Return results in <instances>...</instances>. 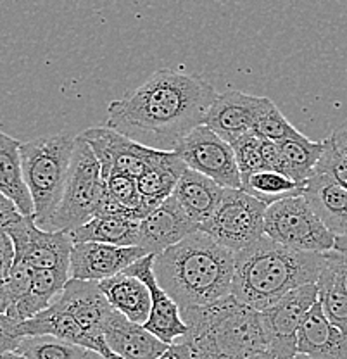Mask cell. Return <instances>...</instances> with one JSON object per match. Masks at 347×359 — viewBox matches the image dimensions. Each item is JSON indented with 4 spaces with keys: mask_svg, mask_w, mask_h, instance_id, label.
<instances>
[{
    "mask_svg": "<svg viewBox=\"0 0 347 359\" xmlns=\"http://www.w3.org/2000/svg\"><path fill=\"white\" fill-rule=\"evenodd\" d=\"M216 95L200 74L163 67L107 106L106 126L147 147L175 151L193 128L204 125Z\"/></svg>",
    "mask_w": 347,
    "mask_h": 359,
    "instance_id": "obj_1",
    "label": "cell"
},
{
    "mask_svg": "<svg viewBox=\"0 0 347 359\" xmlns=\"http://www.w3.org/2000/svg\"><path fill=\"white\" fill-rule=\"evenodd\" d=\"M323 264L325 252L290 249L264 235L235 252L231 295L264 311L289 292L318 282Z\"/></svg>",
    "mask_w": 347,
    "mask_h": 359,
    "instance_id": "obj_3",
    "label": "cell"
},
{
    "mask_svg": "<svg viewBox=\"0 0 347 359\" xmlns=\"http://www.w3.org/2000/svg\"><path fill=\"white\" fill-rule=\"evenodd\" d=\"M102 334L109 349L121 359H156L168 349V344L144 325L128 320L116 309L104 325Z\"/></svg>",
    "mask_w": 347,
    "mask_h": 359,
    "instance_id": "obj_18",
    "label": "cell"
},
{
    "mask_svg": "<svg viewBox=\"0 0 347 359\" xmlns=\"http://www.w3.org/2000/svg\"><path fill=\"white\" fill-rule=\"evenodd\" d=\"M81 137L95 152L102 168V177H107L109 173H125L139 178L166 154V151L142 145L109 126L88 128L81 133Z\"/></svg>",
    "mask_w": 347,
    "mask_h": 359,
    "instance_id": "obj_12",
    "label": "cell"
},
{
    "mask_svg": "<svg viewBox=\"0 0 347 359\" xmlns=\"http://www.w3.org/2000/svg\"><path fill=\"white\" fill-rule=\"evenodd\" d=\"M0 196L14 202L21 215H35L21 163V142L4 132H0Z\"/></svg>",
    "mask_w": 347,
    "mask_h": 359,
    "instance_id": "obj_24",
    "label": "cell"
},
{
    "mask_svg": "<svg viewBox=\"0 0 347 359\" xmlns=\"http://www.w3.org/2000/svg\"><path fill=\"white\" fill-rule=\"evenodd\" d=\"M197 230L199 224L189 218V215L171 196L142 219L137 247L144 249L145 254L158 256Z\"/></svg>",
    "mask_w": 347,
    "mask_h": 359,
    "instance_id": "obj_17",
    "label": "cell"
},
{
    "mask_svg": "<svg viewBox=\"0 0 347 359\" xmlns=\"http://www.w3.org/2000/svg\"><path fill=\"white\" fill-rule=\"evenodd\" d=\"M268 205L244 189H225L212 215L199 226L218 244L238 252L264 237Z\"/></svg>",
    "mask_w": 347,
    "mask_h": 359,
    "instance_id": "obj_7",
    "label": "cell"
},
{
    "mask_svg": "<svg viewBox=\"0 0 347 359\" xmlns=\"http://www.w3.org/2000/svg\"><path fill=\"white\" fill-rule=\"evenodd\" d=\"M192 359H242L266 351L261 311L244 304L233 295L211 304L182 309Z\"/></svg>",
    "mask_w": 347,
    "mask_h": 359,
    "instance_id": "obj_4",
    "label": "cell"
},
{
    "mask_svg": "<svg viewBox=\"0 0 347 359\" xmlns=\"http://www.w3.org/2000/svg\"><path fill=\"white\" fill-rule=\"evenodd\" d=\"M68 269H33L29 289L20 301L7 309V316L18 323L29 320L35 314L47 309L61 295L68 283Z\"/></svg>",
    "mask_w": 347,
    "mask_h": 359,
    "instance_id": "obj_25",
    "label": "cell"
},
{
    "mask_svg": "<svg viewBox=\"0 0 347 359\" xmlns=\"http://www.w3.org/2000/svg\"><path fill=\"white\" fill-rule=\"evenodd\" d=\"M320 276L330 280L347 294V235H337L334 249L325 252V264Z\"/></svg>",
    "mask_w": 347,
    "mask_h": 359,
    "instance_id": "obj_34",
    "label": "cell"
},
{
    "mask_svg": "<svg viewBox=\"0 0 347 359\" xmlns=\"http://www.w3.org/2000/svg\"><path fill=\"white\" fill-rule=\"evenodd\" d=\"M297 354L309 359H347V334L328 321L320 302L302 321L297 334Z\"/></svg>",
    "mask_w": 347,
    "mask_h": 359,
    "instance_id": "obj_19",
    "label": "cell"
},
{
    "mask_svg": "<svg viewBox=\"0 0 347 359\" xmlns=\"http://www.w3.org/2000/svg\"><path fill=\"white\" fill-rule=\"evenodd\" d=\"M152 269L182 309L197 308L231 295L235 252L197 230L154 256Z\"/></svg>",
    "mask_w": 347,
    "mask_h": 359,
    "instance_id": "obj_2",
    "label": "cell"
},
{
    "mask_svg": "<svg viewBox=\"0 0 347 359\" xmlns=\"http://www.w3.org/2000/svg\"><path fill=\"white\" fill-rule=\"evenodd\" d=\"M271 104L273 100L268 97L229 90L215 97L204 119V125L231 144L237 138L254 132L257 119Z\"/></svg>",
    "mask_w": 347,
    "mask_h": 359,
    "instance_id": "obj_13",
    "label": "cell"
},
{
    "mask_svg": "<svg viewBox=\"0 0 347 359\" xmlns=\"http://www.w3.org/2000/svg\"><path fill=\"white\" fill-rule=\"evenodd\" d=\"M328 138H330L332 145H334L342 156L347 157V121L342 123L341 126H337V128L334 130V133Z\"/></svg>",
    "mask_w": 347,
    "mask_h": 359,
    "instance_id": "obj_40",
    "label": "cell"
},
{
    "mask_svg": "<svg viewBox=\"0 0 347 359\" xmlns=\"http://www.w3.org/2000/svg\"><path fill=\"white\" fill-rule=\"evenodd\" d=\"M261 140L263 138L254 132L244 135V137L237 138L231 142V149L235 152V159H237L238 171H240L242 182H245L249 177L257 173V171L264 170L263 168V157H261Z\"/></svg>",
    "mask_w": 347,
    "mask_h": 359,
    "instance_id": "obj_32",
    "label": "cell"
},
{
    "mask_svg": "<svg viewBox=\"0 0 347 359\" xmlns=\"http://www.w3.org/2000/svg\"><path fill=\"white\" fill-rule=\"evenodd\" d=\"M261 157H263L264 170L277 171V173L287 175L285 161H283L282 149H280L278 142L263 138V140H261Z\"/></svg>",
    "mask_w": 347,
    "mask_h": 359,
    "instance_id": "obj_38",
    "label": "cell"
},
{
    "mask_svg": "<svg viewBox=\"0 0 347 359\" xmlns=\"http://www.w3.org/2000/svg\"><path fill=\"white\" fill-rule=\"evenodd\" d=\"M147 256L140 247H121L100 242L73 244L69 259V278L102 282L118 275L140 257Z\"/></svg>",
    "mask_w": 347,
    "mask_h": 359,
    "instance_id": "obj_15",
    "label": "cell"
},
{
    "mask_svg": "<svg viewBox=\"0 0 347 359\" xmlns=\"http://www.w3.org/2000/svg\"><path fill=\"white\" fill-rule=\"evenodd\" d=\"M264 235L278 244L306 252H328L335 244V235L325 226L302 196L268 205Z\"/></svg>",
    "mask_w": 347,
    "mask_h": 359,
    "instance_id": "obj_8",
    "label": "cell"
},
{
    "mask_svg": "<svg viewBox=\"0 0 347 359\" xmlns=\"http://www.w3.org/2000/svg\"><path fill=\"white\" fill-rule=\"evenodd\" d=\"M242 189L247 194H251L252 197H256V199L270 205L282 199L302 196V189L304 187L296 183L292 178H289L283 173L261 170L252 175V177H249L245 182H242Z\"/></svg>",
    "mask_w": 347,
    "mask_h": 359,
    "instance_id": "obj_29",
    "label": "cell"
},
{
    "mask_svg": "<svg viewBox=\"0 0 347 359\" xmlns=\"http://www.w3.org/2000/svg\"><path fill=\"white\" fill-rule=\"evenodd\" d=\"M20 334L21 337H32V335H52L57 339L66 340V342L76 344V346L85 347L88 351H95V353L102 354V356L109 359H121L114 356L113 353L104 349L97 340H93L87 332L81 328V325L66 313L57 302H52L47 309L35 314L29 320L21 321L20 323Z\"/></svg>",
    "mask_w": 347,
    "mask_h": 359,
    "instance_id": "obj_21",
    "label": "cell"
},
{
    "mask_svg": "<svg viewBox=\"0 0 347 359\" xmlns=\"http://www.w3.org/2000/svg\"><path fill=\"white\" fill-rule=\"evenodd\" d=\"M223 194L225 187L218 185L215 180L204 177L190 168H185L171 196L189 215V218L200 226L212 215Z\"/></svg>",
    "mask_w": 347,
    "mask_h": 359,
    "instance_id": "obj_22",
    "label": "cell"
},
{
    "mask_svg": "<svg viewBox=\"0 0 347 359\" xmlns=\"http://www.w3.org/2000/svg\"><path fill=\"white\" fill-rule=\"evenodd\" d=\"M254 133L261 138H268L273 142H282L287 138L299 137L301 132L282 114V111L275 106V102L263 112L254 126Z\"/></svg>",
    "mask_w": 347,
    "mask_h": 359,
    "instance_id": "obj_33",
    "label": "cell"
},
{
    "mask_svg": "<svg viewBox=\"0 0 347 359\" xmlns=\"http://www.w3.org/2000/svg\"><path fill=\"white\" fill-rule=\"evenodd\" d=\"M302 197L335 237L347 235V189L342 183L316 171L304 183Z\"/></svg>",
    "mask_w": 347,
    "mask_h": 359,
    "instance_id": "obj_20",
    "label": "cell"
},
{
    "mask_svg": "<svg viewBox=\"0 0 347 359\" xmlns=\"http://www.w3.org/2000/svg\"><path fill=\"white\" fill-rule=\"evenodd\" d=\"M76 137L68 133L47 135L21 142L25 180L35 208V223L46 230L64 192L71 156Z\"/></svg>",
    "mask_w": 347,
    "mask_h": 359,
    "instance_id": "obj_5",
    "label": "cell"
},
{
    "mask_svg": "<svg viewBox=\"0 0 347 359\" xmlns=\"http://www.w3.org/2000/svg\"><path fill=\"white\" fill-rule=\"evenodd\" d=\"M316 285H318V302L322 304L325 316L339 330L347 334V294L323 276H318Z\"/></svg>",
    "mask_w": 347,
    "mask_h": 359,
    "instance_id": "obj_31",
    "label": "cell"
},
{
    "mask_svg": "<svg viewBox=\"0 0 347 359\" xmlns=\"http://www.w3.org/2000/svg\"><path fill=\"white\" fill-rule=\"evenodd\" d=\"M106 197V182L95 152L81 135L71 156L62 199L48 222V231H69L99 215Z\"/></svg>",
    "mask_w": 347,
    "mask_h": 359,
    "instance_id": "obj_6",
    "label": "cell"
},
{
    "mask_svg": "<svg viewBox=\"0 0 347 359\" xmlns=\"http://www.w3.org/2000/svg\"><path fill=\"white\" fill-rule=\"evenodd\" d=\"M152 264H154V254H147V256L137 259L135 263L130 264L123 271H128L132 275L139 276V278L144 280L145 285L149 287V290H151V313H149V318L144 323V327L152 335L163 340L164 344L171 346L175 342H180L186 335L189 328H186V323L184 318H182L180 306L159 285Z\"/></svg>",
    "mask_w": 347,
    "mask_h": 359,
    "instance_id": "obj_14",
    "label": "cell"
},
{
    "mask_svg": "<svg viewBox=\"0 0 347 359\" xmlns=\"http://www.w3.org/2000/svg\"><path fill=\"white\" fill-rule=\"evenodd\" d=\"M318 302V285L308 283L283 295L278 302L261 311L266 351L277 359H292L297 354V334L309 309Z\"/></svg>",
    "mask_w": 347,
    "mask_h": 359,
    "instance_id": "obj_10",
    "label": "cell"
},
{
    "mask_svg": "<svg viewBox=\"0 0 347 359\" xmlns=\"http://www.w3.org/2000/svg\"><path fill=\"white\" fill-rule=\"evenodd\" d=\"M242 359H277L270 351H257L254 354H249V356L242 358Z\"/></svg>",
    "mask_w": 347,
    "mask_h": 359,
    "instance_id": "obj_41",
    "label": "cell"
},
{
    "mask_svg": "<svg viewBox=\"0 0 347 359\" xmlns=\"http://www.w3.org/2000/svg\"><path fill=\"white\" fill-rule=\"evenodd\" d=\"M318 173H327L334 177L339 183L347 189V157L342 156L337 149L332 145L330 138L323 140V152L320 156L318 164H316ZM315 171V173H316Z\"/></svg>",
    "mask_w": 347,
    "mask_h": 359,
    "instance_id": "obj_36",
    "label": "cell"
},
{
    "mask_svg": "<svg viewBox=\"0 0 347 359\" xmlns=\"http://www.w3.org/2000/svg\"><path fill=\"white\" fill-rule=\"evenodd\" d=\"M285 161L287 177L304 187V183L315 175L316 164L323 152V142L309 140L306 135L296 138H287L278 142Z\"/></svg>",
    "mask_w": 347,
    "mask_h": 359,
    "instance_id": "obj_28",
    "label": "cell"
},
{
    "mask_svg": "<svg viewBox=\"0 0 347 359\" xmlns=\"http://www.w3.org/2000/svg\"><path fill=\"white\" fill-rule=\"evenodd\" d=\"M21 339L23 337L20 334V323L7 314L0 313V354L16 351Z\"/></svg>",
    "mask_w": 347,
    "mask_h": 359,
    "instance_id": "obj_37",
    "label": "cell"
},
{
    "mask_svg": "<svg viewBox=\"0 0 347 359\" xmlns=\"http://www.w3.org/2000/svg\"><path fill=\"white\" fill-rule=\"evenodd\" d=\"M173 152L180 156L186 168L215 180L218 185L225 189H242L240 171L231 144L206 125L193 128Z\"/></svg>",
    "mask_w": 347,
    "mask_h": 359,
    "instance_id": "obj_9",
    "label": "cell"
},
{
    "mask_svg": "<svg viewBox=\"0 0 347 359\" xmlns=\"http://www.w3.org/2000/svg\"><path fill=\"white\" fill-rule=\"evenodd\" d=\"M88 349L52 335L23 337L14 353L29 359H83Z\"/></svg>",
    "mask_w": 347,
    "mask_h": 359,
    "instance_id": "obj_30",
    "label": "cell"
},
{
    "mask_svg": "<svg viewBox=\"0 0 347 359\" xmlns=\"http://www.w3.org/2000/svg\"><path fill=\"white\" fill-rule=\"evenodd\" d=\"M83 359H109V358L102 356V354L95 353V351H87V354H85Z\"/></svg>",
    "mask_w": 347,
    "mask_h": 359,
    "instance_id": "obj_43",
    "label": "cell"
},
{
    "mask_svg": "<svg viewBox=\"0 0 347 359\" xmlns=\"http://www.w3.org/2000/svg\"><path fill=\"white\" fill-rule=\"evenodd\" d=\"M292 359H309L308 356H302V354H296V356H294Z\"/></svg>",
    "mask_w": 347,
    "mask_h": 359,
    "instance_id": "obj_44",
    "label": "cell"
},
{
    "mask_svg": "<svg viewBox=\"0 0 347 359\" xmlns=\"http://www.w3.org/2000/svg\"><path fill=\"white\" fill-rule=\"evenodd\" d=\"M0 359H29V358H26V356H23V354H18V353H2L0 354Z\"/></svg>",
    "mask_w": 347,
    "mask_h": 359,
    "instance_id": "obj_42",
    "label": "cell"
},
{
    "mask_svg": "<svg viewBox=\"0 0 347 359\" xmlns=\"http://www.w3.org/2000/svg\"><path fill=\"white\" fill-rule=\"evenodd\" d=\"M109 304L128 320L144 325L151 313V290L144 280L128 271H121L99 282Z\"/></svg>",
    "mask_w": 347,
    "mask_h": 359,
    "instance_id": "obj_23",
    "label": "cell"
},
{
    "mask_svg": "<svg viewBox=\"0 0 347 359\" xmlns=\"http://www.w3.org/2000/svg\"><path fill=\"white\" fill-rule=\"evenodd\" d=\"M156 359H192V353H190V347L180 340L168 346V349Z\"/></svg>",
    "mask_w": 347,
    "mask_h": 359,
    "instance_id": "obj_39",
    "label": "cell"
},
{
    "mask_svg": "<svg viewBox=\"0 0 347 359\" xmlns=\"http://www.w3.org/2000/svg\"><path fill=\"white\" fill-rule=\"evenodd\" d=\"M140 222L119 216H95L90 222L69 231L73 244L100 242V244L137 247Z\"/></svg>",
    "mask_w": 347,
    "mask_h": 359,
    "instance_id": "obj_27",
    "label": "cell"
},
{
    "mask_svg": "<svg viewBox=\"0 0 347 359\" xmlns=\"http://www.w3.org/2000/svg\"><path fill=\"white\" fill-rule=\"evenodd\" d=\"M55 302L66 313H69L93 340H97L106 351L113 353L104 339L102 330L114 309L100 290L99 282L69 278Z\"/></svg>",
    "mask_w": 347,
    "mask_h": 359,
    "instance_id": "obj_16",
    "label": "cell"
},
{
    "mask_svg": "<svg viewBox=\"0 0 347 359\" xmlns=\"http://www.w3.org/2000/svg\"><path fill=\"white\" fill-rule=\"evenodd\" d=\"M16 212L20 211L14 205V202H11L9 199L0 202V282L9 276L11 269L16 263V247H14L13 238L6 230L7 223Z\"/></svg>",
    "mask_w": 347,
    "mask_h": 359,
    "instance_id": "obj_35",
    "label": "cell"
},
{
    "mask_svg": "<svg viewBox=\"0 0 347 359\" xmlns=\"http://www.w3.org/2000/svg\"><path fill=\"white\" fill-rule=\"evenodd\" d=\"M7 233L16 247V263H25L33 269H68L73 241L68 231L42 230L35 216L18 212L9 224Z\"/></svg>",
    "mask_w": 347,
    "mask_h": 359,
    "instance_id": "obj_11",
    "label": "cell"
},
{
    "mask_svg": "<svg viewBox=\"0 0 347 359\" xmlns=\"http://www.w3.org/2000/svg\"><path fill=\"white\" fill-rule=\"evenodd\" d=\"M185 168V163L177 152L166 151L158 164L151 166L142 177L137 178L145 216L161 205L168 197H171Z\"/></svg>",
    "mask_w": 347,
    "mask_h": 359,
    "instance_id": "obj_26",
    "label": "cell"
}]
</instances>
